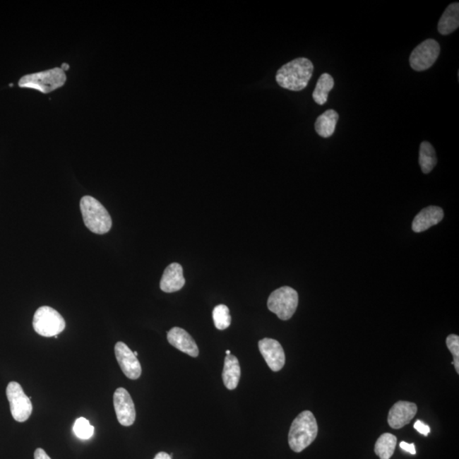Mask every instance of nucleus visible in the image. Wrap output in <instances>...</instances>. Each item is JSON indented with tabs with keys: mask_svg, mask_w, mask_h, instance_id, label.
Here are the masks:
<instances>
[{
	"mask_svg": "<svg viewBox=\"0 0 459 459\" xmlns=\"http://www.w3.org/2000/svg\"><path fill=\"white\" fill-rule=\"evenodd\" d=\"M35 459H52L44 449L37 448L35 453Z\"/></svg>",
	"mask_w": 459,
	"mask_h": 459,
	"instance_id": "obj_27",
	"label": "nucleus"
},
{
	"mask_svg": "<svg viewBox=\"0 0 459 459\" xmlns=\"http://www.w3.org/2000/svg\"><path fill=\"white\" fill-rule=\"evenodd\" d=\"M299 295L290 287H282L270 294L267 302L269 310L282 321L290 320L297 310Z\"/></svg>",
	"mask_w": 459,
	"mask_h": 459,
	"instance_id": "obj_5",
	"label": "nucleus"
},
{
	"mask_svg": "<svg viewBox=\"0 0 459 459\" xmlns=\"http://www.w3.org/2000/svg\"><path fill=\"white\" fill-rule=\"evenodd\" d=\"M182 266L178 263H172L165 270L160 282V289L165 293H174L181 290L185 285Z\"/></svg>",
	"mask_w": 459,
	"mask_h": 459,
	"instance_id": "obj_15",
	"label": "nucleus"
},
{
	"mask_svg": "<svg viewBox=\"0 0 459 459\" xmlns=\"http://www.w3.org/2000/svg\"><path fill=\"white\" fill-rule=\"evenodd\" d=\"M459 27V4L453 3L446 8L438 23V31L442 35H448Z\"/></svg>",
	"mask_w": 459,
	"mask_h": 459,
	"instance_id": "obj_17",
	"label": "nucleus"
},
{
	"mask_svg": "<svg viewBox=\"0 0 459 459\" xmlns=\"http://www.w3.org/2000/svg\"><path fill=\"white\" fill-rule=\"evenodd\" d=\"M418 407L415 403L400 400L391 408L388 415V424L392 429H399L411 422Z\"/></svg>",
	"mask_w": 459,
	"mask_h": 459,
	"instance_id": "obj_12",
	"label": "nucleus"
},
{
	"mask_svg": "<svg viewBox=\"0 0 459 459\" xmlns=\"http://www.w3.org/2000/svg\"><path fill=\"white\" fill-rule=\"evenodd\" d=\"M437 164L436 151L433 145L424 141L421 143L419 149V165L424 174L431 173L434 167Z\"/></svg>",
	"mask_w": 459,
	"mask_h": 459,
	"instance_id": "obj_21",
	"label": "nucleus"
},
{
	"mask_svg": "<svg viewBox=\"0 0 459 459\" xmlns=\"http://www.w3.org/2000/svg\"><path fill=\"white\" fill-rule=\"evenodd\" d=\"M339 114L335 110H328L317 118L315 123V129L321 137L328 138L335 131Z\"/></svg>",
	"mask_w": 459,
	"mask_h": 459,
	"instance_id": "obj_18",
	"label": "nucleus"
},
{
	"mask_svg": "<svg viewBox=\"0 0 459 459\" xmlns=\"http://www.w3.org/2000/svg\"><path fill=\"white\" fill-rule=\"evenodd\" d=\"M415 429L417 431L422 434V435L424 436H427L429 432H431V428H429L428 425L424 424L422 421L420 420L416 421V423L415 424Z\"/></svg>",
	"mask_w": 459,
	"mask_h": 459,
	"instance_id": "obj_25",
	"label": "nucleus"
},
{
	"mask_svg": "<svg viewBox=\"0 0 459 459\" xmlns=\"http://www.w3.org/2000/svg\"><path fill=\"white\" fill-rule=\"evenodd\" d=\"M213 319H214L215 326L219 330H225L229 328L232 323L229 308L225 304H219L215 307L213 311Z\"/></svg>",
	"mask_w": 459,
	"mask_h": 459,
	"instance_id": "obj_22",
	"label": "nucleus"
},
{
	"mask_svg": "<svg viewBox=\"0 0 459 459\" xmlns=\"http://www.w3.org/2000/svg\"><path fill=\"white\" fill-rule=\"evenodd\" d=\"M441 47L435 40H427L413 49L410 59L411 68L417 72H422L431 68L439 57Z\"/></svg>",
	"mask_w": 459,
	"mask_h": 459,
	"instance_id": "obj_8",
	"label": "nucleus"
},
{
	"mask_svg": "<svg viewBox=\"0 0 459 459\" xmlns=\"http://www.w3.org/2000/svg\"><path fill=\"white\" fill-rule=\"evenodd\" d=\"M398 438L390 433H385L378 438L374 446V452L381 459H390L393 456Z\"/></svg>",
	"mask_w": 459,
	"mask_h": 459,
	"instance_id": "obj_20",
	"label": "nucleus"
},
{
	"mask_svg": "<svg viewBox=\"0 0 459 459\" xmlns=\"http://www.w3.org/2000/svg\"><path fill=\"white\" fill-rule=\"evenodd\" d=\"M333 86H335V81H333L331 75L328 73L321 74L312 94L315 102L320 106L324 105L328 102L329 92L333 90Z\"/></svg>",
	"mask_w": 459,
	"mask_h": 459,
	"instance_id": "obj_19",
	"label": "nucleus"
},
{
	"mask_svg": "<svg viewBox=\"0 0 459 459\" xmlns=\"http://www.w3.org/2000/svg\"><path fill=\"white\" fill-rule=\"evenodd\" d=\"M153 459H172V457H171L168 453L161 452L158 453Z\"/></svg>",
	"mask_w": 459,
	"mask_h": 459,
	"instance_id": "obj_28",
	"label": "nucleus"
},
{
	"mask_svg": "<svg viewBox=\"0 0 459 459\" xmlns=\"http://www.w3.org/2000/svg\"><path fill=\"white\" fill-rule=\"evenodd\" d=\"M400 448L405 451V452L411 453L412 455L416 454L415 445L413 443L408 444L407 442L402 441L400 443Z\"/></svg>",
	"mask_w": 459,
	"mask_h": 459,
	"instance_id": "obj_26",
	"label": "nucleus"
},
{
	"mask_svg": "<svg viewBox=\"0 0 459 459\" xmlns=\"http://www.w3.org/2000/svg\"><path fill=\"white\" fill-rule=\"evenodd\" d=\"M6 395L13 419L20 423L26 422L32 415V404L23 387L18 382H11L6 388Z\"/></svg>",
	"mask_w": 459,
	"mask_h": 459,
	"instance_id": "obj_7",
	"label": "nucleus"
},
{
	"mask_svg": "<svg viewBox=\"0 0 459 459\" xmlns=\"http://www.w3.org/2000/svg\"><path fill=\"white\" fill-rule=\"evenodd\" d=\"M314 66L307 58L299 57L283 65L275 75L279 86L292 91H302L312 77Z\"/></svg>",
	"mask_w": 459,
	"mask_h": 459,
	"instance_id": "obj_1",
	"label": "nucleus"
},
{
	"mask_svg": "<svg viewBox=\"0 0 459 459\" xmlns=\"http://www.w3.org/2000/svg\"><path fill=\"white\" fill-rule=\"evenodd\" d=\"M241 377L239 359L232 354L225 357L222 374L223 382L228 390H235Z\"/></svg>",
	"mask_w": 459,
	"mask_h": 459,
	"instance_id": "obj_16",
	"label": "nucleus"
},
{
	"mask_svg": "<svg viewBox=\"0 0 459 459\" xmlns=\"http://www.w3.org/2000/svg\"><path fill=\"white\" fill-rule=\"evenodd\" d=\"M114 350L117 361H118L125 376L132 381L139 378L141 372H143L141 363L132 350L128 347V345H125L124 342H118L115 345Z\"/></svg>",
	"mask_w": 459,
	"mask_h": 459,
	"instance_id": "obj_10",
	"label": "nucleus"
},
{
	"mask_svg": "<svg viewBox=\"0 0 459 459\" xmlns=\"http://www.w3.org/2000/svg\"><path fill=\"white\" fill-rule=\"evenodd\" d=\"M133 354H135L136 357H138V352H133Z\"/></svg>",
	"mask_w": 459,
	"mask_h": 459,
	"instance_id": "obj_31",
	"label": "nucleus"
},
{
	"mask_svg": "<svg viewBox=\"0 0 459 459\" xmlns=\"http://www.w3.org/2000/svg\"><path fill=\"white\" fill-rule=\"evenodd\" d=\"M66 81V76L64 71L56 68L44 72L25 75L20 79L19 86L47 94L64 86Z\"/></svg>",
	"mask_w": 459,
	"mask_h": 459,
	"instance_id": "obj_4",
	"label": "nucleus"
},
{
	"mask_svg": "<svg viewBox=\"0 0 459 459\" xmlns=\"http://www.w3.org/2000/svg\"><path fill=\"white\" fill-rule=\"evenodd\" d=\"M35 331L43 337H55L66 328V321L59 312L49 306H42L33 316Z\"/></svg>",
	"mask_w": 459,
	"mask_h": 459,
	"instance_id": "obj_6",
	"label": "nucleus"
},
{
	"mask_svg": "<svg viewBox=\"0 0 459 459\" xmlns=\"http://www.w3.org/2000/svg\"><path fill=\"white\" fill-rule=\"evenodd\" d=\"M114 404L119 424L123 427H131L136 418V407L131 395L124 388H119L114 392Z\"/></svg>",
	"mask_w": 459,
	"mask_h": 459,
	"instance_id": "obj_9",
	"label": "nucleus"
},
{
	"mask_svg": "<svg viewBox=\"0 0 459 459\" xmlns=\"http://www.w3.org/2000/svg\"><path fill=\"white\" fill-rule=\"evenodd\" d=\"M318 425L313 413L304 411L292 423L289 434L290 448L295 453H302L316 440Z\"/></svg>",
	"mask_w": 459,
	"mask_h": 459,
	"instance_id": "obj_2",
	"label": "nucleus"
},
{
	"mask_svg": "<svg viewBox=\"0 0 459 459\" xmlns=\"http://www.w3.org/2000/svg\"><path fill=\"white\" fill-rule=\"evenodd\" d=\"M446 346L453 354L455 370L459 374V337L456 335H450L446 338Z\"/></svg>",
	"mask_w": 459,
	"mask_h": 459,
	"instance_id": "obj_24",
	"label": "nucleus"
},
{
	"mask_svg": "<svg viewBox=\"0 0 459 459\" xmlns=\"http://www.w3.org/2000/svg\"><path fill=\"white\" fill-rule=\"evenodd\" d=\"M169 343L181 352L189 354L190 357H198L199 350L193 338L181 328H171L167 335Z\"/></svg>",
	"mask_w": 459,
	"mask_h": 459,
	"instance_id": "obj_13",
	"label": "nucleus"
},
{
	"mask_svg": "<svg viewBox=\"0 0 459 459\" xmlns=\"http://www.w3.org/2000/svg\"><path fill=\"white\" fill-rule=\"evenodd\" d=\"M61 69L62 71H64V72H66V71H68L69 69V65L66 64H62Z\"/></svg>",
	"mask_w": 459,
	"mask_h": 459,
	"instance_id": "obj_29",
	"label": "nucleus"
},
{
	"mask_svg": "<svg viewBox=\"0 0 459 459\" xmlns=\"http://www.w3.org/2000/svg\"><path fill=\"white\" fill-rule=\"evenodd\" d=\"M83 222L90 232L95 234H106L112 228V221L109 213L98 200L85 196L81 201Z\"/></svg>",
	"mask_w": 459,
	"mask_h": 459,
	"instance_id": "obj_3",
	"label": "nucleus"
},
{
	"mask_svg": "<svg viewBox=\"0 0 459 459\" xmlns=\"http://www.w3.org/2000/svg\"><path fill=\"white\" fill-rule=\"evenodd\" d=\"M73 432L79 439H90L94 435V427L90 424L89 420L79 418L75 421Z\"/></svg>",
	"mask_w": 459,
	"mask_h": 459,
	"instance_id": "obj_23",
	"label": "nucleus"
},
{
	"mask_svg": "<svg viewBox=\"0 0 459 459\" xmlns=\"http://www.w3.org/2000/svg\"><path fill=\"white\" fill-rule=\"evenodd\" d=\"M444 217L442 208L436 206H429L421 210L412 221V231L422 232L440 223Z\"/></svg>",
	"mask_w": 459,
	"mask_h": 459,
	"instance_id": "obj_14",
	"label": "nucleus"
},
{
	"mask_svg": "<svg viewBox=\"0 0 459 459\" xmlns=\"http://www.w3.org/2000/svg\"><path fill=\"white\" fill-rule=\"evenodd\" d=\"M258 349L267 365L273 372H278L285 366V353L278 341L266 338L258 342Z\"/></svg>",
	"mask_w": 459,
	"mask_h": 459,
	"instance_id": "obj_11",
	"label": "nucleus"
},
{
	"mask_svg": "<svg viewBox=\"0 0 459 459\" xmlns=\"http://www.w3.org/2000/svg\"><path fill=\"white\" fill-rule=\"evenodd\" d=\"M225 353H227V356H229V354H231V350H227Z\"/></svg>",
	"mask_w": 459,
	"mask_h": 459,
	"instance_id": "obj_30",
	"label": "nucleus"
}]
</instances>
